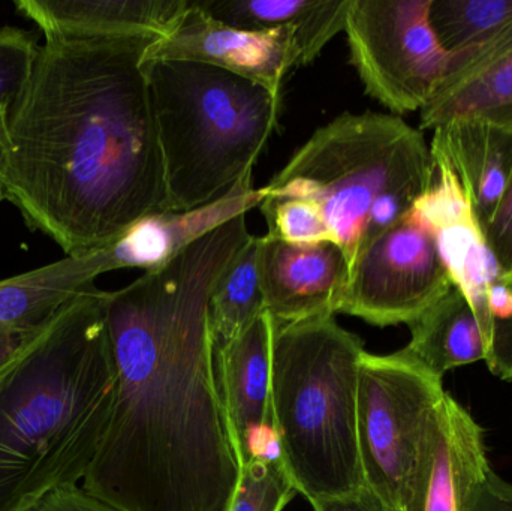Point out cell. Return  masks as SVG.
<instances>
[{
	"label": "cell",
	"instance_id": "26",
	"mask_svg": "<svg viewBox=\"0 0 512 511\" xmlns=\"http://www.w3.org/2000/svg\"><path fill=\"white\" fill-rule=\"evenodd\" d=\"M27 511H122L93 497L78 485L63 486L45 495Z\"/></svg>",
	"mask_w": 512,
	"mask_h": 511
},
{
	"label": "cell",
	"instance_id": "8",
	"mask_svg": "<svg viewBox=\"0 0 512 511\" xmlns=\"http://www.w3.org/2000/svg\"><path fill=\"white\" fill-rule=\"evenodd\" d=\"M432 0H351L349 56L370 98L394 116L423 110L475 48L448 53L430 24Z\"/></svg>",
	"mask_w": 512,
	"mask_h": 511
},
{
	"label": "cell",
	"instance_id": "24",
	"mask_svg": "<svg viewBox=\"0 0 512 511\" xmlns=\"http://www.w3.org/2000/svg\"><path fill=\"white\" fill-rule=\"evenodd\" d=\"M39 44L20 27H0V129L32 74Z\"/></svg>",
	"mask_w": 512,
	"mask_h": 511
},
{
	"label": "cell",
	"instance_id": "6",
	"mask_svg": "<svg viewBox=\"0 0 512 511\" xmlns=\"http://www.w3.org/2000/svg\"><path fill=\"white\" fill-rule=\"evenodd\" d=\"M164 164L168 212L224 197L249 173L279 120L282 98L215 66L144 59Z\"/></svg>",
	"mask_w": 512,
	"mask_h": 511
},
{
	"label": "cell",
	"instance_id": "18",
	"mask_svg": "<svg viewBox=\"0 0 512 511\" xmlns=\"http://www.w3.org/2000/svg\"><path fill=\"white\" fill-rule=\"evenodd\" d=\"M351 0H194L198 8L243 30L288 27L297 33L301 66L309 65L322 48L345 30Z\"/></svg>",
	"mask_w": 512,
	"mask_h": 511
},
{
	"label": "cell",
	"instance_id": "2",
	"mask_svg": "<svg viewBox=\"0 0 512 511\" xmlns=\"http://www.w3.org/2000/svg\"><path fill=\"white\" fill-rule=\"evenodd\" d=\"M159 36L45 38L0 129V198L66 257L168 212L144 59Z\"/></svg>",
	"mask_w": 512,
	"mask_h": 511
},
{
	"label": "cell",
	"instance_id": "23",
	"mask_svg": "<svg viewBox=\"0 0 512 511\" xmlns=\"http://www.w3.org/2000/svg\"><path fill=\"white\" fill-rule=\"evenodd\" d=\"M259 209L267 221L265 236L271 239L300 246L333 242L321 210L312 201L264 197Z\"/></svg>",
	"mask_w": 512,
	"mask_h": 511
},
{
	"label": "cell",
	"instance_id": "21",
	"mask_svg": "<svg viewBox=\"0 0 512 511\" xmlns=\"http://www.w3.org/2000/svg\"><path fill=\"white\" fill-rule=\"evenodd\" d=\"M430 24L448 53H463L495 38L512 21V0H432Z\"/></svg>",
	"mask_w": 512,
	"mask_h": 511
},
{
	"label": "cell",
	"instance_id": "1",
	"mask_svg": "<svg viewBox=\"0 0 512 511\" xmlns=\"http://www.w3.org/2000/svg\"><path fill=\"white\" fill-rule=\"evenodd\" d=\"M245 215L107 293L113 414L83 480L122 511H230L240 479L215 374L213 290L248 242Z\"/></svg>",
	"mask_w": 512,
	"mask_h": 511
},
{
	"label": "cell",
	"instance_id": "17",
	"mask_svg": "<svg viewBox=\"0 0 512 511\" xmlns=\"http://www.w3.org/2000/svg\"><path fill=\"white\" fill-rule=\"evenodd\" d=\"M107 272L101 252L56 263L0 281V335L42 329L66 303Z\"/></svg>",
	"mask_w": 512,
	"mask_h": 511
},
{
	"label": "cell",
	"instance_id": "22",
	"mask_svg": "<svg viewBox=\"0 0 512 511\" xmlns=\"http://www.w3.org/2000/svg\"><path fill=\"white\" fill-rule=\"evenodd\" d=\"M297 494L279 453H265L240 468L230 511H282Z\"/></svg>",
	"mask_w": 512,
	"mask_h": 511
},
{
	"label": "cell",
	"instance_id": "15",
	"mask_svg": "<svg viewBox=\"0 0 512 511\" xmlns=\"http://www.w3.org/2000/svg\"><path fill=\"white\" fill-rule=\"evenodd\" d=\"M454 120L512 126V21L462 60L421 110V129Z\"/></svg>",
	"mask_w": 512,
	"mask_h": 511
},
{
	"label": "cell",
	"instance_id": "20",
	"mask_svg": "<svg viewBox=\"0 0 512 511\" xmlns=\"http://www.w3.org/2000/svg\"><path fill=\"white\" fill-rule=\"evenodd\" d=\"M261 258L262 236L251 234L216 284L210 299V324L215 344L237 338L267 311Z\"/></svg>",
	"mask_w": 512,
	"mask_h": 511
},
{
	"label": "cell",
	"instance_id": "16",
	"mask_svg": "<svg viewBox=\"0 0 512 511\" xmlns=\"http://www.w3.org/2000/svg\"><path fill=\"white\" fill-rule=\"evenodd\" d=\"M430 150L453 171L486 231L512 176V126L454 120L433 129Z\"/></svg>",
	"mask_w": 512,
	"mask_h": 511
},
{
	"label": "cell",
	"instance_id": "14",
	"mask_svg": "<svg viewBox=\"0 0 512 511\" xmlns=\"http://www.w3.org/2000/svg\"><path fill=\"white\" fill-rule=\"evenodd\" d=\"M18 14L45 38L170 35L189 0H15Z\"/></svg>",
	"mask_w": 512,
	"mask_h": 511
},
{
	"label": "cell",
	"instance_id": "19",
	"mask_svg": "<svg viewBox=\"0 0 512 511\" xmlns=\"http://www.w3.org/2000/svg\"><path fill=\"white\" fill-rule=\"evenodd\" d=\"M403 350L444 378L448 371L486 360V342L466 297L454 287L409 324Z\"/></svg>",
	"mask_w": 512,
	"mask_h": 511
},
{
	"label": "cell",
	"instance_id": "7",
	"mask_svg": "<svg viewBox=\"0 0 512 511\" xmlns=\"http://www.w3.org/2000/svg\"><path fill=\"white\" fill-rule=\"evenodd\" d=\"M442 377L405 350L364 353L357 399L364 482L385 511H402L430 422L445 395Z\"/></svg>",
	"mask_w": 512,
	"mask_h": 511
},
{
	"label": "cell",
	"instance_id": "13",
	"mask_svg": "<svg viewBox=\"0 0 512 511\" xmlns=\"http://www.w3.org/2000/svg\"><path fill=\"white\" fill-rule=\"evenodd\" d=\"M265 309L276 323L291 324L339 314L349 267L333 242L289 245L262 236Z\"/></svg>",
	"mask_w": 512,
	"mask_h": 511
},
{
	"label": "cell",
	"instance_id": "11",
	"mask_svg": "<svg viewBox=\"0 0 512 511\" xmlns=\"http://www.w3.org/2000/svg\"><path fill=\"white\" fill-rule=\"evenodd\" d=\"M490 473L483 428L445 393L402 511H477Z\"/></svg>",
	"mask_w": 512,
	"mask_h": 511
},
{
	"label": "cell",
	"instance_id": "9",
	"mask_svg": "<svg viewBox=\"0 0 512 511\" xmlns=\"http://www.w3.org/2000/svg\"><path fill=\"white\" fill-rule=\"evenodd\" d=\"M451 288L435 236L412 209L360 255L339 314L372 326H409Z\"/></svg>",
	"mask_w": 512,
	"mask_h": 511
},
{
	"label": "cell",
	"instance_id": "12",
	"mask_svg": "<svg viewBox=\"0 0 512 511\" xmlns=\"http://www.w3.org/2000/svg\"><path fill=\"white\" fill-rule=\"evenodd\" d=\"M274 321L267 311L237 338L215 344V374L231 446L240 468L274 440L271 408Z\"/></svg>",
	"mask_w": 512,
	"mask_h": 511
},
{
	"label": "cell",
	"instance_id": "3",
	"mask_svg": "<svg viewBox=\"0 0 512 511\" xmlns=\"http://www.w3.org/2000/svg\"><path fill=\"white\" fill-rule=\"evenodd\" d=\"M107 293L78 294L0 371V511L78 485L101 449L117 389Z\"/></svg>",
	"mask_w": 512,
	"mask_h": 511
},
{
	"label": "cell",
	"instance_id": "25",
	"mask_svg": "<svg viewBox=\"0 0 512 511\" xmlns=\"http://www.w3.org/2000/svg\"><path fill=\"white\" fill-rule=\"evenodd\" d=\"M484 236L498 257L502 269L512 279V176Z\"/></svg>",
	"mask_w": 512,
	"mask_h": 511
},
{
	"label": "cell",
	"instance_id": "10",
	"mask_svg": "<svg viewBox=\"0 0 512 511\" xmlns=\"http://www.w3.org/2000/svg\"><path fill=\"white\" fill-rule=\"evenodd\" d=\"M146 59L215 66L254 81L280 98L286 75L301 66L295 30L237 29L210 17L194 0H189L176 29L150 45Z\"/></svg>",
	"mask_w": 512,
	"mask_h": 511
},
{
	"label": "cell",
	"instance_id": "29",
	"mask_svg": "<svg viewBox=\"0 0 512 511\" xmlns=\"http://www.w3.org/2000/svg\"><path fill=\"white\" fill-rule=\"evenodd\" d=\"M39 330H35V332L0 335V371L5 369L6 366L20 354V351L38 335Z\"/></svg>",
	"mask_w": 512,
	"mask_h": 511
},
{
	"label": "cell",
	"instance_id": "4",
	"mask_svg": "<svg viewBox=\"0 0 512 511\" xmlns=\"http://www.w3.org/2000/svg\"><path fill=\"white\" fill-rule=\"evenodd\" d=\"M435 171L423 132L399 116L343 113L316 129L261 191L316 204L351 273L367 246L429 191Z\"/></svg>",
	"mask_w": 512,
	"mask_h": 511
},
{
	"label": "cell",
	"instance_id": "5",
	"mask_svg": "<svg viewBox=\"0 0 512 511\" xmlns=\"http://www.w3.org/2000/svg\"><path fill=\"white\" fill-rule=\"evenodd\" d=\"M364 353L361 338L334 317L274 321V441L286 473L309 503L367 488L357 431Z\"/></svg>",
	"mask_w": 512,
	"mask_h": 511
},
{
	"label": "cell",
	"instance_id": "28",
	"mask_svg": "<svg viewBox=\"0 0 512 511\" xmlns=\"http://www.w3.org/2000/svg\"><path fill=\"white\" fill-rule=\"evenodd\" d=\"M477 511H512L511 483L492 470L478 501Z\"/></svg>",
	"mask_w": 512,
	"mask_h": 511
},
{
	"label": "cell",
	"instance_id": "27",
	"mask_svg": "<svg viewBox=\"0 0 512 511\" xmlns=\"http://www.w3.org/2000/svg\"><path fill=\"white\" fill-rule=\"evenodd\" d=\"M310 504L315 511H385L369 488L343 497L322 498Z\"/></svg>",
	"mask_w": 512,
	"mask_h": 511
}]
</instances>
